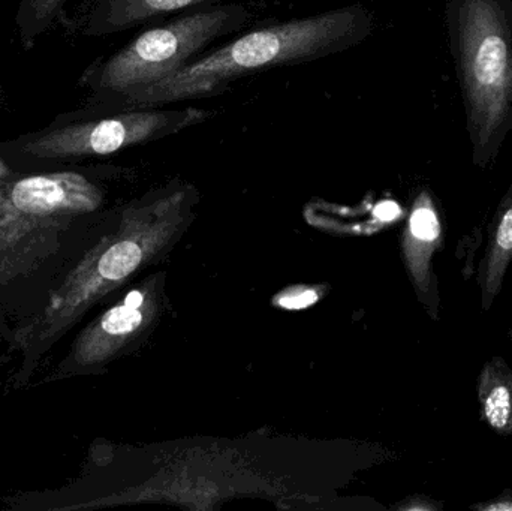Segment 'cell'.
Masks as SVG:
<instances>
[{"label":"cell","mask_w":512,"mask_h":511,"mask_svg":"<svg viewBox=\"0 0 512 511\" xmlns=\"http://www.w3.org/2000/svg\"><path fill=\"white\" fill-rule=\"evenodd\" d=\"M373 27L372 12L361 3L254 27L165 80L116 99L123 108H153L212 98L240 78L351 50L372 35Z\"/></svg>","instance_id":"1"},{"label":"cell","mask_w":512,"mask_h":511,"mask_svg":"<svg viewBox=\"0 0 512 511\" xmlns=\"http://www.w3.org/2000/svg\"><path fill=\"white\" fill-rule=\"evenodd\" d=\"M197 198L192 186L174 185L162 189L141 206L122 216L116 233L108 234L53 291L41 314L36 315L15 336V348L24 360L18 384L30 380L45 351L53 347L93 305L131 278L170 243L186 221Z\"/></svg>","instance_id":"2"},{"label":"cell","mask_w":512,"mask_h":511,"mask_svg":"<svg viewBox=\"0 0 512 511\" xmlns=\"http://www.w3.org/2000/svg\"><path fill=\"white\" fill-rule=\"evenodd\" d=\"M472 162L492 168L512 134V0H447Z\"/></svg>","instance_id":"3"},{"label":"cell","mask_w":512,"mask_h":511,"mask_svg":"<svg viewBox=\"0 0 512 511\" xmlns=\"http://www.w3.org/2000/svg\"><path fill=\"white\" fill-rule=\"evenodd\" d=\"M101 203V189L72 171L0 183V278L36 267L75 219Z\"/></svg>","instance_id":"4"},{"label":"cell","mask_w":512,"mask_h":511,"mask_svg":"<svg viewBox=\"0 0 512 511\" xmlns=\"http://www.w3.org/2000/svg\"><path fill=\"white\" fill-rule=\"evenodd\" d=\"M254 12L239 0L195 6L167 23L150 27L102 63L92 84L122 96L176 74L206 53L213 42L248 27Z\"/></svg>","instance_id":"5"},{"label":"cell","mask_w":512,"mask_h":511,"mask_svg":"<svg viewBox=\"0 0 512 511\" xmlns=\"http://www.w3.org/2000/svg\"><path fill=\"white\" fill-rule=\"evenodd\" d=\"M215 113L203 108H123L119 113L65 126L24 144L35 158L107 156L128 147L162 140L207 122Z\"/></svg>","instance_id":"6"},{"label":"cell","mask_w":512,"mask_h":511,"mask_svg":"<svg viewBox=\"0 0 512 511\" xmlns=\"http://www.w3.org/2000/svg\"><path fill=\"white\" fill-rule=\"evenodd\" d=\"M155 317V299L149 287L135 288L86 327L75 339L59 375L81 374L113 359L132 339L147 329Z\"/></svg>","instance_id":"7"},{"label":"cell","mask_w":512,"mask_h":511,"mask_svg":"<svg viewBox=\"0 0 512 511\" xmlns=\"http://www.w3.org/2000/svg\"><path fill=\"white\" fill-rule=\"evenodd\" d=\"M442 236V222L435 201L429 192H421L415 200L403 237V257L418 299L433 320L439 318L441 297L432 258L441 249Z\"/></svg>","instance_id":"8"},{"label":"cell","mask_w":512,"mask_h":511,"mask_svg":"<svg viewBox=\"0 0 512 511\" xmlns=\"http://www.w3.org/2000/svg\"><path fill=\"white\" fill-rule=\"evenodd\" d=\"M512 263V180L489 225V243L478 269L481 308L490 311Z\"/></svg>","instance_id":"9"},{"label":"cell","mask_w":512,"mask_h":511,"mask_svg":"<svg viewBox=\"0 0 512 511\" xmlns=\"http://www.w3.org/2000/svg\"><path fill=\"white\" fill-rule=\"evenodd\" d=\"M222 2L234 0H101L90 29L93 33L120 32L167 14Z\"/></svg>","instance_id":"10"},{"label":"cell","mask_w":512,"mask_h":511,"mask_svg":"<svg viewBox=\"0 0 512 511\" xmlns=\"http://www.w3.org/2000/svg\"><path fill=\"white\" fill-rule=\"evenodd\" d=\"M481 420L501 437L512 434V369L501 356L484 363L477 380Z\"/></svg>","instance_id":"11"},{"label":"cell","mask_w":512,"mask_h":511,"mask_svg":"<svg viewBox=\"0 0 512 511\" xmlns=\"http://www.w3.org/2000/svg\"><path fill=\"white\" fill-rule=\"evenodd\" d=\"M62 5L63 0H23L20 23L26 27L24 36L30 38L45 29L59 14Z\"/></svg>","instance_id":"12"},{"label":"cell","mask_w":512,"mask_h":511,"mask_svg":"<svg viewBox=\"0 0 512 511\" xmlns=\"http://www.w3.org/2000/svg\"><path fill=\"white\" fill-rule=\"evenodd\" d=\"M469 509L478 511H512V489H505L501 495L493 498V500L474 504Z\"/></svg>","instance_id":"13"},{"label":"cell","mask_w":512,"mask_h":511,"mask_svg":"<svg viewBox=\"0 0 512 511\" xmlns=\"http://www.w3.org/2000/svg\"><path fill=\"white\" fill-rule=\"evenodd\" d=\"M316 300V293L306 291V293L297 294V296H286L280 300V305L286 309H301L312 305Z\"/></svg>","instance_id":"14"},{"label":"cell","mask_w":512,"mask_h":511,"mask_svg":"<svg viewBox=\"0 0 512 511\" xmlns=\"http://www.w3.org/2000/svg\"><path fill=\"white\" fill-rule=\"evenodd\" d=\"M399 215V206H397V204L391 203V201L379 204L378 209H376V216H378L381 221H393V219H396Z\"/></svg>","instance_id":"15"},{"label":"cell","mask_w":512,"mask_h":511,"mask_svg":"<svg viewBox=\"0 0 512 511\" xmlns=\"http://www.w3.org/2000/svg\"><path fill=\"white\" fill-rule=\"evenodd\" d=\"M6 174H8V168H6L5 164H3L2 161H0V179H2V177H5Z\"/></svg>","instance_id":"16"},{"label":"cell","mask_w":512,"mask_h":511,"mask_svg":"<svg viewBox=\"0 0 512 511\" xmlns=\"http://www.w3.org/2000/svg\"><path fill=\"white\" fill-rule=\"evenodd\" d=\"M508 336H510V339L512 341V326H511L510 332H508Z\"/></svg>","instance_id":"17"}]
</instances>
